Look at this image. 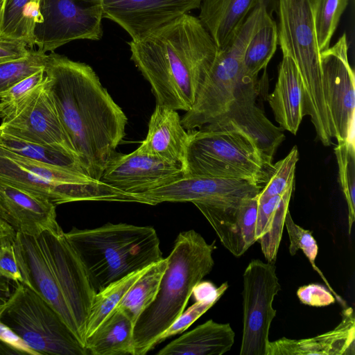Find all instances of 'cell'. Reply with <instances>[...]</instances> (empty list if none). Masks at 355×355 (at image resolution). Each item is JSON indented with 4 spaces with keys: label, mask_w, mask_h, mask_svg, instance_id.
<instances>
[{
    "label": "cell",
    "mask_w": 355,
    "mask_h": 355,
    "mask_svg": "<svg viewBox=\"0 0 355 355\" xmlns=\"http://www.w3.org/2000/svg\"><path fill=\"white\" fill-rule=\"evenodd\" d=\"M44 70L60 122L84 171L100 180L125 135L126 115L89 64L53 51L47 54Z\"/></svg>",
    "instance_id": "obj_1"
},
{
    "label": "cell",
    "mask_w": 355,
    "mask_h": 355,
    "mask_svg": "<svg viewBox=\"0 0 355 355\" xmlns=\"http://www.w3.org/2000/svg\"><path fill=\"white\" fill-rule=\"evenodd\" d=\"M128 44L157 104L176 111L192 107L219 51L198 17L188 13Z\"/></svg>",
    "instance_id": "obj_2"
},
{
    "label": "cell",
    "mask_w": 355,
    "mask_h": 355,
    "mask_svg": "<svg viewBox=\"0 0 355 355\" xmlns=\"http://www.w3.org/2000/svg\"><path fill=\"white\" fill-rule=\"evenodd\" d=\"M23 283L40 295L84 345L93 298L83 263L61 227L12 241Z\"/></svg>",
    "instance_id": "obj_3"
},
{
    "label": "cell",
    "mask_w": 355,
    "mask_h": 355,
    "mask_svg": "<svg viewBox=\"0 0 355 355\" xmlns=\"http://www.w3.org/2000/svg\"><path fill=\"white\" fill-rule=\"evenodd\" d=\"M214 248L193 230L179 233L156 296L135 322L134 355H144L157 345L161 335L184 311L194 286L214 267Z\"/></svg>",
    "instance_id": "obj_4"
},
{
    "label": "cell",
    "mask_w": 355,
    "mask_h": 355,
    "mask_svg": "<svg viewBox=\"0 0 355 355\" xmlns=\"http://www.w3.org/2000/svg\"><path fill=\"white\" fill-rule=\"evenodd\" d=\"M65 236L95 293L163 259L157 232L150 226L107 223L93 229L73 227Z\"/></svg>",
    "instance_id": "obj_5"
},
{
    "label": "cell",
    "mask_w": 355,
    "mask_h": 355,
    "mask_svg": "<svg viewBox=\"0 0 355 355\" xmlns=\"http://www.w3.org/2000/svg\"><path fill=\"white\" fill-rule=\"evenodd\" d=\"M316 0H277L278 42L282 53L295 62L304 95V116L309 115L322 142L332 138V124L326 104L320 51L314 11Z\"/></svg>",
    "instance_id": "obj_6"
},
{
    "label": "cell",
    "mask_w": 355,
    "mask_h": 355,
    "mask_svg": "<svg viewBox=\"0 0 355 355\" xmlns=\"http://www.w3.org/2000/svg\"><path fill=\"white\" fill-rule=\"evenodd\" d=\"M184 175L239 179L262 184L274 164L246 133L234 128L188 131Z\"/></svg>",
    "instance_id": "obj_7"
},
{
    "label": "cell",
    "mask_w": 355,
    "mask_h": 355,
    "mask_svg": "<svg viewBox=\"0 0 355 355\" xmlns=\"http://www.w3.org/2000/svg\"><path fill=\"white\" fill-rule=\"evenodd\" d=\"M0 182L44 196L55 205L78 201H133L130 195L85 173L37 162L1 144Z\"/></svg>",
    "instance_id": "obj_8"
},
{
    "label": "cell",
    "mask_w": 355,
    "mask_h": 355,
    "mask_svg": "<svg viewBox=\"0 0 355 355\" xmlns=\"http://www.w3.org/2000/svg\"><path fill=\"white\" fill-rule=\"evenodd\" d=\"M261 15V8L255 7L227 46L219 49L194 104L181 119L186 130L198 129L220 120L245 85L257 79L245 74L243 59L245 47Z\"/></svg>",
    "instance_id": "obj_9"
},
{
    "label": "cell",
    "mask_w": 355,
    "mask_h": 355,
    "mask_svg": "<svg viewBox=\"0 0 355 355\" xmlns=\"http://www.w3.org/2000/svg\"><path fill=\"white\" fill-rule=\"evenodd\" d=\"M0 321L39 355L88 354L58 312L24 283H15L0 310Z\"/></svg>",
    "instance_id": "obj_10"
},
{
    "label": "cell",
    "mask_w": 355,
    "mask_h": 355,
    "mask_svg": "<svg viewBox=\"0 0 355 355\" xmlns=\"http://www.w3.org/2000/svg\"><path fill=\"white\" fill-rule=\"evenodd\" d=\"M40 11L42 20L33 37L44 53L74 40L97 41L103 36L102 0H41Z\"/></svg>",
    "instance_id": "obj_11"
},
{
    "label": "cell",
    "mask_w": 355,
    "mask_h": 355,
    "mask_svg": "<svg viewBox=\"0 0 355 355\" xmlns=\"http://www.w3.org/2000/svg\"><path fill=\"white\" fill-rule=\"evenodd\" d=\"M281 289L273 263L252 260L243 273V335L240 355H266L272 307Z\"/></svg>",
    "instance_id": "obj_12"
},
{
    "label": "cell",
    "mask_w": 355,
    "mask_h": 355,
    "mask_svg": "<svg viewBox=\"0 0 355 355\" xmlns=\"http://www.w3.org/2000/svg\"><path fill=\"white\" fill-rule=\"evenodd\" d=\"M320 62L334 138L338 143L354 141L355 78L348 60L345 33L320 53Z\"/></svg>",
    "instance_id": "obj_13"
},
{
    "label": "cell",
    "mask_w": 355,
    "mask_h": 355,
    "mask_svg": "<svg viewBox=\"0 0 355 355\" xmlns=\"http://www.w3.org/2000/svg\"><path fill=\"white\" fill-rule=\"evenodd\" d=\"M262 188L244 180L186 175L165 186L132 196L135 202L150 205L165 202L196 205L255 196Z\"/></svg>",
    "instance_id": "obj_14"
},
{
    "label": "cell",
    "mask_w": 355,
    "mask_h": 355,
    "mask_svg": "<svg viewBox=\"0 0 355 355\" xmlns=\"http://www.w3.org/2000/svg\"><path fill=\"white\" fill-rule=\"evenodd\" d=\"M184 175L181 166L141 152H115L107 162L101 181L129 195L165 186Z\"/></svg>",
    "instance_id": "obj_15"
},
{
    "label": "cell",
    "mask_w": 355,
    "mask_h": 355,
    "mask_svg": "<svg viewBox=\"0 0 355 355\" xmlns=\"http://www.w3.org/2000/svg\"><path fill=\"white\" fill-rule=\"evenodd\" d=\"M202 0H102L109 19L137 40L200 7Z\"/></svg>",
    "instance_id": "obj_16"
},
{
    "label": "cell",
    "mask_w": 355,
    "mask_h": 355,
    "mask_svg": "<svg viewBox=\"0 0 355 355\" xmlns=\"http://www.w3.org/2000/svg\"><path fill=\"white\" fill-rule=\"evenodd\" d=\"M0 130L26 141L55 146L77 157L60 122L46 79L17 116L1 123Z\"/></svg>",
    "instance_id": "obj_17"
},
{
    "label": "cell",
    "mask_w": 355,
    "mask_h": 355,
    "mask_svg": "<svg viewBox=\"0 0 355 355\" xmlns=\"http://www.w3.org/2000/svg\"><path fill=\"white\" fill-rule=\"evenodd\" d=\"M0 216L17 232L37 235L60 227L55 205L48 198L0 182Z\"/></svg>",
    "instance_id": "obj_18"
},
{
    "label": "cell",
    "mask_w": 355,
    "mask_h": 355,
    "mask_svg": "<svg viewBox=\"0 0 355 355\" xmlns=\"http://www.w3.org/2000/svg\"><path fill=\"white\" fill-rule=\"evenodd\" d=\"M355 319L352 307L342 311V320L334 329L313 338L283 337L269 343L266 355H354Z\"/></svg>",
    "instance_id": "obj_19"
},
{
    "label": "cell",
    "mask_w": 355,
    "mask_h": 355,
    "mask_svg": "<svg viewBox=\"0 0 355 355\" xmlns=\"http://www.w3.org/2000/svg\"><path fill=\"white\" fill-rule=\"evenodd\" d=\"M189 132L176 110L157 104L147 135L138 148L143 153L181 166L184 170Z\"/></svg>",
    "instance_id": "obj_20"
},
{
    "label": "cell",
    "mask_w": 355,
    "mask_h": 355,
    "mask_svg": "<svg viewBox=\"0 0 355 355\" xmlns=\"http://www.w3.org/2000/svg\"><path fill=\"white\" fill-rule=\"evenodd\" d=\"M282 55L275 89L267 99L280 128L296 135L304 116L302 83L293 60Z\"/></svg>",
    "instance_id": "obj_21"
},
{
    "label": "cell",
    "mask_w": 355,
    "mask_h": 355,
    "mask_svg": "<svg viewBox=\"0 0 355 355\" xmlns=\"http://www.w3.org/2000/svg\"><path fill=\"white\" fill-rule=\"evenodd\" d=\"M259 0H202L198 19L219 49L232 40Z\"/></svg>",
    "instance_id": "obj_22"
},
{
    "label": "cell",
    "mask_w": 355,
    "mask_h": 355,
    "mask_svg": "<svg viewBox=\"0 0 355 355\" xmlns=\"http://www.w3.org/2000/svg\"><path fill=\"white\" fill-rule=\"evenodd\" d=\"M234 331L229 323L209 320L171 341L158 355H222L234 343Z\"/></svg>",
    "instance_id": "obj_23"
},
{
    "label": "cell",
    "mask_w": 355,
    "mask_h": 355,
    "mask_svg": "<svg viewBox=\"0 0 355 355\" xmlns=\"http://www.w3.org/2000/svg\"><path fill=\"white\" fill-rule=\"evenodd\" d=\"M135 322L122 309L115 307L85 342L88 354L134 355Z\"/></svg>",
    "instance_id": "obj_24"
},
{
    "label": "cell",
    "mask_w": 355,
    "mask_h": 355,
    "mask_svg": "<svg viewBox=\"0 0 355 355\" xmlns=\"http://www.w3.org/2000/svg\"><path fill=\"white\" fill-rule=\"evenodd\" d=\"M293 187H290L282 195L258 198L256 241L268 262L274 263L276 260Z\"/></svg>",
    "instance_id": "obj_25"
},
{
    "label": "cell",
    "mask_w": 355,
    "mask_h": 355,
    "mask_svg": "<svg viewBox=\"0 0 355 355\" xmlns=\"http://www.w3.org/2000/svg\"><path fill=\"white\" fill-rule=\"evenodd\" d=\"M277 25L268 8L263 13L245 47L243 65L245 74L257 78L266 68L277 49Z\"/></svg>",
    "instance_id": "obj_26"
},
{
    "label": "cell",
    "mask_w": 355,
    "mask_h": 355,
    "mask_svg": "<svg viewBox=\"0 0 355 355\" xmlns=\"http://www.w3.org/2000/svg\"><path fill=\"white\" fill-rule=\"evenodd\" d=\"M32 1L0 0V37L24 40L31 49L35 46V26L42 20Z\"/></svg>",
    "instance_id": "obj_27"
},
{
    "label": "cell",
    "mask_w": 355,
    "mask_h": 355,
    "mask_svg": "<svg viewBox=\"0 0 355 355\" xmlns=\"http://www.w3.org/2000/svg\"><path fill=\"white\" fill-rule=\"evenodd\" d=\"M0 144L7 149L37 162L85 173L76 156L55 146L26 141L1 130Z\"/></svg>",
    "instance_id": "obj_28"
},
{
    "label": "cell",
    "mask_w": 355,
    "mask_h": 355,
    "mask_svg": "<svg viewBox=\"0 0 355 355\" xmlns=\"http://www.w3.org/2000/svg\"><path fill=\"white\" fill-rule=\"evenodd\" d=\"M167 263L166 258L153 263L133 284L116 307L124 311L135 322L139 314L155 297Z\"/></svg>",
    "instance_id": "obj_29"
},
{
    "label": "cell",
    "mask_w": 355,
    "mask_h": 355,
    "mask_svg": "<svg viewBox=\"0 0 355 355\" xmlns=\"http://www.w3.org/2000/svg\"><path fill=\"white\" fill-rule=\"evenodd\" d=\"M151 265L111 283L94 295L87 321L85 340L114 309L133 284Z\"/></svg>",
    "instance_id": "obj_30"
},
{
    "label": "cell",
    "mask_w": 355,
    "mask_h": 355,
    "mask_svg": "<svg viewBox=\"0 0 355 355\" xmlns=\"http://www.w3.org/2000/svg\"><path fill=\"white\" fill-rule=\"evenodd\" d=\"M46 79L44 69L17 83L0 98V119L7 121L17 116L33 98Z\"/></svg>",
    "instance_id": "obj_31"
},
{
    "label": "cell",
    "mask_w": 355,
    "mask_h": 355,
    "mask_svg": "<svg viewBox=\"0 0 355 355\" xmlns=\"http://www.w3.org/2000/svg\"><path fill=\"white\" fill-rule=\"evenodd\" d=\"M338 166L339 182L348 208V234L355 220V145L354 141L338 142L334 148Z\"/></svg>",
    "instance_id": "obj_32"
},
{
    "label": "cell",
    "mask_w": 355,
    "mask_h": 355,
    "mask_svg": "<svg viewBox=\"0 0 355 355\" xmlns=\"http://www.w3.org/2000/svg\"><path fill=\"white\" fill-rule=\"evenodd\" d=\"M348 1L349 0H316L314 21L320 53L330 46L331 40Z\"/></svg>",
    "instance_id": "obj_33"
},
{
    "label": "cell",
    "mask_w": 355,
    "mask_h": 355,
    "mask_svg": "<svg viewBox=\"0 0 355 355\" xmlns=\"http://www.w3.org/2000/svg\"><path fill=\"white\" fill-rule=\"evenodd\" d=\"M46 53L31 49L26 57L0 63V98L17 83L44 69Z\"/></svg>",
    "instance_id": "obj_34"
},
{
    "label": "cell",
    "mask_w": 355,
    "mask_h": 355,
    "mask_svg": "<svg viewBox=\"0 0 355 355\" xmlns=\"http://www.w3.org/2000/svg\"><path fill=\"white\" fill-rule=\"evenodd\" d=\"M298 157V150L295 146L284 158L274 164L271 176L258 194L259 199L282 195L290 187L294 185L295 166Z\"/></svg>",
    "instance_id": "obj_35"
},
{
    "label": "cell",
    "mask_w": 355,
    "mask_h": 355,
    "mask_svg": "<svg viewBox=\"0 0 355 355\" xmlns=\"http://www.w3.org/2000/svg\"><path fill=\"white\" fill-rule=\"evenodd\" d=\"M284 225L286 227L290 240L289 252L291 255H295L298 250H301L309 260L314 270L322 277L329 290L334 293V296L338 300L339 297L334 293L327 280L315 264L318 247L311 232L295 223L289 210L287 211L285 217Z\"/></svg>",
    "instance_id": "obj_36"
},
{
    "label": "cell",
    "mask_w": 355,
    "mask_h": 355,
    "mask_svg": "<svg viewBox=\"0 0 355 355\" xmlns=\"http://www.w3.org/2000/svg\"><path fill=\"white\" fill-rule=\"evenodd\" d=\"M258 195L242 199L239 207V226L244 246L248 250L256 241Z\"/></svg>",
    "instance_id": "obj_37"
},
{
    "label": "cell",
    "mask_w": 355,
    "mask_h": 355,
    "mask_svg": "<svg viewBox=\"0 0 355 355\" xmlns=\"http://www.w3.org/2000/svg\"><path fill=\"white\" fill-rule=\"evenodd\" d=\"M216 302L199 300L184 310L175 322L161 335L158 344L169 337L181 334L187 329L195 321L208 311Z\"/></svg>",
    "instance_id": "obj_38"
},
{
    "label": "cell",
    "mask_w": 355,
    "mask_h": 355,
    "mask_svg": "<svg viewBox=\"0 0 355 355\" xmlns=\"http://www.w3.org/2000/svg\"><path fill=\"white\" fill-rule=\"evenodd\" d=\"M0 278L15 283H23L12 241H8L0 247Z\"/></svg>",
    "instance_id": "obj_39"
},
{
    "label": "cell",
    "mask_w": 355,
    "mask_h": 355,
    "mask_svg": "<svg viewBox=\"0 0 355 355\" xmlns=\"http://www.w3.org/2000/svg\"><path fill=\"white\" fill-rule=\"evenodd\" d=\"M297 295L302 303L311 306H328L336 300L329 290L317 284H310L299 288Z\"/></svg>",
    "instance_id": "obj_40"
},
{
    "label": "cell",
    "mask_w": 355,
    "mask_h": 355,
    "mask_svg": "<svg viewBox=\"0 0 355 355\" xmlns=\"http://www.w3.org/2000/svg\"><path fill=\"white\" fill-rule=\"evenodd\" d=\"M0 343L6 346L12 354L39 355L8 325L0 321Z\"/></svg>",
    "instance_id": "obj_41"
},
{
    "label": "cell",
    "mask_w": 355,
    "mask_h": 355,
    "mask_svg": "<svg viewBox=\"0 0 355 355\" xmlns=\"http://www.w3.org/2000/svg\"><path fill=\"white\" fill-rule=\"evenodd\" d=\"M30 51L24 40L0 37V63L26 57Z\"/></svg>",
    "instance_id": "obj_42"
},
{
    "label": "cell",
    "mask_w": 355,
    "mask_h": 355,
    "mask_svg": "<svg viewBox=\"0 0 355 355\" xmlns=\"http://www.w3.org/2000/svg\"><path fill=\"white\" fill-rule=\"evenodd\" d=\"M15 234L14 229L0 216V247L8 241H12ZM7 279L0 278V310L12 291V288L14 286Z\"/></svg>",
    "instance_id": "obj_43"
},
{
    "label": "cell",
    "mask_w": 355,
    "mask_h": 355,
    "mask_svg": "<svg viewBox=\"0 0 355 355\" xmlns=\"http://www.w3.org/2000/svg\"><path fill=\"white\" fill-rule=\"evenodd\" d=\"M227 288V282H225L216 288L210 282L200 281L194 286L191 295H193L196 301L210 300L216 302Z\"/></svg>",
    "instance_id": "obj_44"
}]
</instances>
